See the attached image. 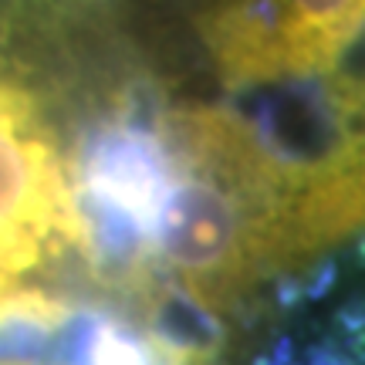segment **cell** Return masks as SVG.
I'll return each instance as SVG.
<instances>
[{
    "mask_svg": "<svg viewBox=\"0 0 365 365\" xmlns=\"http://www.w3.org/2000/svg\"><path fill=\"white\" fill-rule=\"evenodd\" d=\"M291 14L281 21L287 68L328 65L362 31L365 0H287Z\"/></svg>",
    "mask_w": 365,
    "mask_h": 365,
    "instance_id": "6da1fadb",
    "label": "cell"
},
{
    "mask_svg": "<svg viewBox=\"0 0 365 365\" xmlns=\"http://www.w3.org/2000/svg\"><path fill=\"white\" fill-rule=\"evenodd\" d=\"M0 365H31V362H0Z\"/></svg>",
    "mask_w": 365,
    "mask_h": 365,
    "instance_id": "7a4b0ae2",
    "label": "cell"
}]
</instances>
